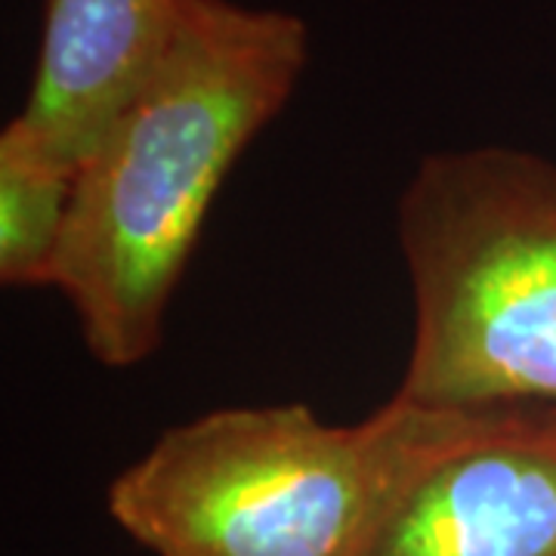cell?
I'll return each mask as SVG.
<instances>
[{"mask_svg": "<svg viewBox=\"0 0 556 556\" xmlns=\"http://www.w3.org/2000/svg\"><path fill=\"white\" fill-rule=\"evenodd\" d=\"M306 56L309 31L291 13L182 0L164 56L80 164L53 273L102 365L159 350L223 179L294 93Z\"/></svg>", "mask_w": 556, "mask_h": 556, "instance_id": "cell-1", "label": "cell"}, {"mask_svg": "<svg viewBox=\"0 0 556 556\" xmlns=\"http://www.w3.org/2000/svg\"><path fill=\"white\" fill-rule=\"evenodd\" d=\"M182 0H47L20 124L50 159L78 167L152 75Z\"/></svg>", "mask_w": 556, "mask_h": 556, "instance_id": "cell-5", "label": "cell"}, {"mask_svg": "<svg viewBox=\"0 0 556 556\" xmlns=\"http://www.w3.org/2000/svg\"><path fill=\"white\" fill-rule=\"evenodd\" d=\"M415 343L399 396L556 408V164L507 146L420 161L399 201Z\"/></svg>", "mask_w": 556, "mask_h": 556, "instance_id": "cell-3", "label": "cell"}, {"mask_svg": "<svg viewBox=\"0 0 556 556\" xmlns=\"http://www.w3.org/2000/svg\"><path fill=\"white\" fill-rule=\"evenodd\" d=\"M365 556H556V408H485L399 497Z\"/></svg>", "mask_w": 556, "mask_h": 556, "instance_id": "cell-4", "label": "cell"}, {"mask_svg": "<svg viewBox=\"0 0 556 556\" xmlns=\"http://www.w3.org/2000/svg\"><path fill=\"white\" fill-rule=\"evenodd\" d=\"M78 167L50 159L13 118L0 134V281L53 288Z\"/></svg>", "mask_w": 556, "mask_h": 556, "instance_id": "cell-6", "label": "cell"}, {"mask_svg": "<svg viewBox=\"0 0 556 556\" xmlns=\"http://www.w3.org/2000/svg\"><path fill=\"white\" fill-rule=\"evenodd\" d=\"M482 415L399 393L350 427L306 405L223 408L130 464L109 514L155 556H365L399 497Z\"/></svg>", "mask_w": 556, "mask_h": 556, "instance_id": "cell-2", "label": "cell"}]
</instances>
